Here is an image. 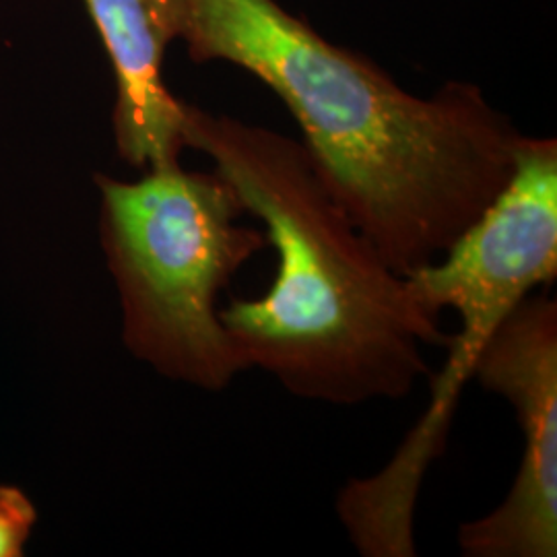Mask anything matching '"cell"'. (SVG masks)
Instances as JSON below:
<instances>
[{
    "mask_svg": "<svg viewBox=\"0 0 557 557\" xmlns=\"http://www.w3.org/2000/svg\"><path fill=\"white\" fill-rule=\"evenodd\" d=\"M36 522V508L17 487H0V557L23 554Z\"/></svg>",
    "mask_w": 557,
    "mask_h": 557,
    "instance_id": "cell-7",
    "label": "cell"
},
{
    "mask_svg": "<svg viewBox=\"0 0 557 557\" xmlns=\"http://www.w3.org/2000/svg\"><path fill=\"white\" fill-rule=\"evenodd\" d=\"M101 239L124 312V341L161 374L220 393L246 363L221 324L220 294L269 248L244 225L234 188L180 163L139 182L98 176Z\"/></svg>",
    "mask_w": 557,
    "mask_h": 557,
    "instance_id": "cell-4",
    "label": "cell"
},
{
    "mask_svg": "<svg viewBox=\"0 0 557 557\" xmlns=\"http://www.w3.org/2000/svg\"><path fill=\"white\" fill-rule=\"evenodd\" d=\"M180 38L197 62H232L277 94L329 188L403 277L436 262L512 178L524 135L478 87L411 96L275 0H184Z\"/></svg>",
    "mask_w": 557,
    "mask_h": 557,
    "instance_id": "cell-1",
    "label": "cell"
},
{
    "mask_svg": "<svg viewBox=\"0 0 557 557\" xmlns=\"http://www.w3.org/2000/svg\"><path fill=\"white\" fill-rule=\"evenodd\" d=\"M557 275V140H520L517 168L496 200L436 262L407 275L418 298L455 310L450 358L432 382L428 409L395 457L351 479L337 515L363 557H416V506L425 473L442 457L465 382L487 338L518 301Z\"/></svg>",
    "mask_w": 557,
    "mask_h": 557,
    "instance_id": "cell-3",
    "label": "cell"
},
{
    "mask_svg": "<svg viewBox=\"0 0 557 557\" xmlns=\"http://www.w3.org/2000/svg\"><path fill=\"white\" fill-rule=\"evenodd\" d=\"M473 379L517 413L524 453L498 508L458 529L467 557L557 556V301L520 299L481 349Z\"/></svg>",
    "mask_w": 557,
    "mask_h": 557,
    "instance_id": "cell-5",
    "label": "cell"
},
{
    "mask_svg": "<svg viewBox=\"0 0 557 557\" xmlns=\"http://www.w3.org/2000/svg\"><path fill=\"white\" fill-rule=\"evenodd\" d=\"M116 75L114 135L135 168L178 163L186 103L161 77L170 41L180 38L184 0H85Z\"/></svg>",
    "mask_w": 557,
    "mask_h": 557,
    "instance_id": "cell-6",
    "label": "cell"
},
{
    "mask_svg": "<svg viewBox=\"0 0 557 557\" xmlns=\"http://www.w3.org/2000/svg\"><path fill=\"white\" fill-rule=\"evenodd\" d=\"M184 147L202 151L267 227L271 289L221 308L246 368L294 397L335 407L409 397L446 347L442 314L349 218L304 143L186 103Z\"/></svg>",
    "mask_w": 557,
    "mask_h": 557,
    "instance_id": "cell-2",
    "label": "cell"
}]
</instances>
